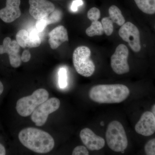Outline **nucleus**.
<instances>
[{"mask_svg": "<svg viewBox=\"0 0 155 155\" xmlns=\"http://www.w3.org/2000/svg\"><path fill=\"white\" fill-rule=\"evenodd\" d=\"M19 139L25 147L38 153H49L54 146V140L49 134L35 127L22 129L19 133Z\"/></svg>", "mask_w": 155, "mask_h": 155, "instance_id": "1", "label": "nucleus"}, {"mask_svg": "<svg viewBox=\"0 0 155 155\" xmlns=\"http://www.w3.org/2000/svg\"><path fill=\"white\" fill-rule=\"evenodd\" d=\"M130 94V90L122 84H99L93 87L89 92L90 98L99 104L122 102Z\"/></svg>", "mask_w": 155, "mask_h": 155, "instance_id": "2", "label": "nucleus"}, {"mask_svg": "<svg viewBox=\"0 0 155 155\" xmlns=\"http://www.w3.org/2000/svg\"><path fill=\"white\" fill-rule=\"evenodd\" d=\"M106 138L108 147L114 152H122L127 148V135L123 125L119 121L114 120L109 123Z\"/></svg>", "mask_w": 155, "mask_h": 155, "instance_id": "3", "label": "nucleus"}, {"mask_svg": "<svg viewBox=\"0 0 155 155\" xmlns=\"http://www.w3.org/2000/svg\"><path fill=\"white\" fill-rule=\"evenodd\" d=\"M48 97L49 93L46 90L38 89L31 95L23 97L18 100L16 104L17 112L22 117L30 116L37 107L46 101Z\"/></svg>", "mask_w": 155, "mask_h": 155, "instance_id": "4", "label": "nucleus"}, {"mask_svg": "<svg viewBox=\"0 0 155 155\" xmlns=\"http://www.w3.org/2000/svg\"><path fill=\"white\" fill-rule=\"evenodd\" d=\"M91 51L86 46L78 47L73 53V65L78 74L84 77L91 76L95 70V66L90 59Z\"/></svg>", "mask_w": 155, "mask_h": 155, "instance_id": "5", "label": "nucleus"}, {"mask_svg": "<svg viewBox=\"0 0 155 155\" xmlns=\"http://www.w3.org/2000/svg\"><path fill=\"white\" fill-rule=\"evenodd\" d=\"M119 34L124 41L128 43L134 52L139 53L141 51V35L135 25L130 22H125L119 29Z\"/></svg>", "mask_w": 155, "mask_h": 155, "instance_id": "6", "label": "nucleus"}, {"mask_svg": "<svg viewBox=\"0 0 155 155\" xmlns=\"http://www.w3.org/2000/svg\"><path fill=\"white\" fill-rule=\"evenodd\" d=\"M60 100L56 97L48 99L35 109L31 114V119L37 126L44 125L49 114L57 110L60 107Z\"/></svg>", "mask_w": 155, "mask_h": 155, "instance_id": "7", "label": "nucleus"}, {"mask_svg": "<svg viewBox=\"0 0 155 155\" xmlns=\"http://www.w3.org/2000/svg\"><path fill=\"white\" fill-rule=\"evenodd\" d=\"M129 51L124 44L119 45L115 52L111 56V66L113 71L118 75L128 73L130 71L127 62Z\"/></svg>", "mask_w": 155, "mask_h": 155, "instance_id": "8", "label": "nucleus"}, {"mask_svg": "<svg viewBox=\"0 0 155 155\" xmlns=\"http://www.w3.org/2000/svg\"><path fill=\"white\" fill-rule=\"evenodd\" d=\"M20 45L16 40H11L9 37L4 39L3 45H0V54H8L11 66L14 68H18L22 63L19 54Z\"/></svg>", "mask_w": 155, "mask_h": 155, "instance_id": "9", "label": "nucleus"}, {"mask_svg": "<svg viewBox=\"0 0 155 155\" xmlns=\"http://www.w3.org/2000/svg\"><path fill=\"white\" fill-rule=\"evenodd\" d=\"M28 2L29 14L37 20L48 17L55 9L54 4L48 0H29Z\"/></svg>", "mask_w": 155, "mask_h": 155, "instance_id": "10", "label": "nucleus"}, {"mask_svg": "<svg viewBox=\"0 0 155 155\" xmlns=\"http://www.w3.org/2000/svg\"><path fill=\"white\" fill-rule=\"evenodd\" d=\"M80 137L84 144L90 150H99L105 145L104 139L96 135L90 128L82 129L80 133Z\"/></svg>", "mask_w": 155, "mask_h": 155, "instance_id": "11", "label": "nucleus"}, {"mask_svg": "<svg viewBox=\"0 0 155 155\" xmlns=\"http://www.w3.org/2000/svg\"><path fill=\"white\" fill-rule=\"evenodd\" d=\"M137 133L144 136H150L155 132V118L151 112L147 111L142 115L136 124Z\"/></svg>", "mask_w": 155, "mask_h": 155, "instance_id": "12", "label": "nucleus"}, {"mask_svg": "<svg viewBox=\"0 0 155 155\" xmlns=\"http://www.w3.org/2000/svg\"><path fill=\"white\" fill-rule=\"evenodd\" d=\"M20 0H6V6L0 10V18L6 23L14 22L21 16Z\"/></svg>", "mask_w": 155, "mask_h": 155, "instance_id": "13", "label": "nucleus"}, {"mask_svg": "<svg viewBox=\"0 0 155 155\" xmlns=\"http://www.w3.org/2000/svg\"><path fill=\"white\" fill-rule=\"evenodd\" d=\"M16 41L22 48L38 47L41 44V40L37 32L32 31L28 33L25 29H21L16 35Z\"/></svg>", "mask_w": 155, "mask_h": 155, "instance_id": "14", "label": "nucleus"}, {"mask_svg": "<svg viewBox=\"0 0 155 155\" xmlns=\"http://www.w3.org/2000/svg\"><path fill=\"white\" fill-rule=\"evenodd\" d=\"M49 44L53 50L56 49L64 42L69 41L67 31L63 25H60L53 29L49 34Z\"/></svg>", "mask_w": 155, "mask_h": 155, "instance_id": "15", "label": "nucleus"}, {"mask_svg": "<svg viewBox=\"0 0 155 155\" xmlns=\"http://www.w3.org/2000/svg\"><path fill=\"white\" fill-rule=\"evenodd\" d=\"M138 8L148 16L155 15V0H134Z\"/></svg>", "mask_w": 155, "mask_h": 155, "instance_id": "16", "label": "nucleus"}, {"mask_svg": "<svg viewBox=\"0 0 155 155\" xmlns=\"http://www.w3.org/2000/svg\"><path fill=\"white\" fill-rule=\"evenodd\" d=\"M109 18L113 22L119 26H122L125 23V18L122 14L121 10L115 5L111 6L109 9Z\"/></svg>", "mask_w": 155, "mask_h": 155, "instance_id": "17", "label": "nucleus"}, {"mask_svg": "<svg viewBox=\"0 0 155 155\" xmlns=\"http://www.w3.org/2000/svg\"><path fill=\"white\" fill-rule=\"evenodd\" d=\"M104 33L102 25L100 21L92 22L91 25L87 28L86 34L89 37H93L95 35H102Z\"/></svg>", "mask_w": 155, "mask_h": 155, "instance_id": "18", "label": "nucleus"}, {"mask_svg": "<svg viewBox=\"0 0 155 155\" xmlns=\"http://www.w3.org/2000/svg\"><path fill=\"white\" fill-rule=\"evenodd\" d=\"M102 25L104 32L107 36H110L114 31V22L109 17L103 18L101 22Z\"/></svg>", "mask_w": 155, "mask_h": 155, "instance_id": "19", "label": "nucleus"}, {"mask_svg": "<svg viewBox=\"0 0 155 155\" xmlns=\"http://www.w3.org/2000/svg\"><path fill=\"white\" fill-rule=\"evenodd\" d=\"M59 87L61 89L65 88L67 86V70L64 68H61L59 71Z\"/></svg>", "mask_w": 155, "mask_h": 155, "instance_id": "20", "label": "nucleus"}, {"mask_svg": "<svg viewBox=\"0 0 155 155\" xmlns=\"http://www.w3.org/2000/svg\"><path fill=\"white\" fill-rule=\"evenodd\" d=\"M51 14L50 16L49 15L47 17L48 25L59 22L62 18V13L61 11H59V10L55 9L54 11Z\"/></svg>", "mask_w": 155, "mask_h": 155, "instance_id": "21", "label": "nucleus"}, {"mask_svg": "<svg viewBox=\"0 0 155 155\" xmlns=\"http://www.w3.org/2000/svg\"><path fill=\"white\" fill-rule=\"evenodd\" d=\"M87 17L92 22L97 21L101 17V12L99 9L95 7L91 8L87 12Z\"/></svg>", "mask_w": 155, "mask_h": 155, "instance_id": "22", "label": "nucleus"}, {"mask_svg": "<svg viewBox=\"0 0 155 155\" xmlns=\"http://www.w3.org/2000/svg\"><path fill=\"white\" fill-rule=\"evenodd\" d=\"M145 152L147 155H155V138L147 143L144 147Z\"/></svg>", "mask_w": 155, "mask_h": 155, "instance_id": "23", "label": "nucleus"}, {"mask_svg": "<svg viewBox=\"0 0 155 155\" xmlns=\"http://www.w3.org/2000/svg\"><path fill=\"white\" fill-rule=\"evenodd\" d=\"M73 155H88L89 152L86 147L83 146H78L75 147L72 151Z\"/></svg>", "mask_w": 155, "mask_h": 155, "instance_id": "24", "label": "nucleus"}, {"mask_svg": "<svg viewBox=\"0 0 155 155\" xmlns=\"http://www.w3.org/2000/svg\"><path fill=\"white\" fill-rule=\"evenodd\" d=\"M48 25L47 17L41 19L37 20L36 23V28L37 30L39 32H41L44 28Z\"/></svg>", "mask_w": 155, "mask_h": 155, "instance_id": "25", "label": "nucleus"}, {"mask_svg": "<svg viewBox=\"0 0 155 155\" xmlns=\"http://www.w3.org/2000/svg\"><path fill=\"white\" fill-rule=\"evenodd\" d=\"M31 58V55L29 51L28 50H24L21 56L22 61L26 63L30 61Z\"/></svg>", "mask_w": 155, "mask_h": 155, "instance_id": "26", "label": "nucleus"}, {"mask_svg": "<svg viewBox=\"0 0 155 155\" xmlns=\"http://www.w3.org/2000/svg\"><path fill=\"white\" fill-rule=\"evenodd\" d=\"M83 4V2L82 0H75L72 3L71 9L72 11L75 12L77 11L78 7L82 5Z\"/></svg>", "mask_w": 155, "mask_h": 155, "instance_id": "27", "label": "nucleus"}, {"mask_svg": "<svg viewBox=\"0 0 155 155\" xmlns=\"http://www.w3.org/2000/svg\"><path fill=\"white\" fill-rule=\"evenodd\" d=\"M6 154V150L4 146L0 143V155Z\"/></svg>", "mask_w": 155, "mask_h": 155, "instance_id": "28", "label": "nucleus"}, {"mask_svg": "<svg viewBox=\"0 0 155 155\" xmlns=\"http://www.w3.org/2000/svg\"><path fill=\"white\" fill-rule=\"evenodd\" d=\"M4 91V86L2 83L0 81V95L2 94Z\"/></svg>", "mask_w": 155, "mask_h": 155, "instance_id": "29", "label": "nucleus"}, {"mask_svg": "<svg viewBox=\"0 0 155 155\" xmlns=\"http://www.w3.org/2000/svg\"><path fill=\"white\" fill-rule=\"evenodd\" d=\"M151 112L153 114L155 118V104L152 107Z\"/></svg>", "mask_w": 155, "mask_h": 155, "instance_id": "30", "label": "nucleus"}, {"mask_svg": "<svg viewBox=\"0 0 155 155\" xmlns=\"http://www.w3.org/2000/svg\"><path fill=\"white\" fill-rule=\"evenodd\" d=\"M154 30L155 31V22L154 24Z\"/></svg>", "mask_w": 155, "mask_h": 155, "instance_id": "31", "label": "nucleus"}]
</instances>
